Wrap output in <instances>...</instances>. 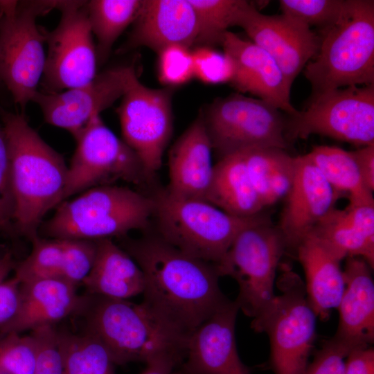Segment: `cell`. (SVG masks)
<instances>
[{"label": "cell", "instance_id": "obj_1", "mask_svg": "<svg viewBox=\"0 0 374 374\" xmlns=\"http://www.w3.org/2000/svg\"><path fill=\"white\" fill-rule=\"evenodd\" d=\"M121 247L143 273V303L188 337L228 300L213 264L186 254L156 233L123 238Z\"/></svg>", "mask_w": 374, "mask_h": 374}, {"label": "cell", "instance_id": "obj_2", "mask_svg": "<svg viewBox=\"0 0 374 374\" xmlns=\"http://www.w3.org/2000/svg\"><path fill=\"white\" fill-rule=\"evenodd\" d=\"M10 157L13 225L30 240L45 215L64 200L68 167L24 114L0 109Z\"/></svg>", "mask_w": 374, "mask_h": 374}, {"label": "cell", "instance_id": "obj_3", "mask_svg": "<svg viewBox=\"0 0 374 374\" xmlns=\"http://www.w3.org/2000/svg\"><path fill=\"white\" fill-rule=\"evenodd\" d=\"M84 321V333L103 344L116 365L145 364L173 355L184 359L188 337L161 319L143 302L86 293L78 312Z\"/></svg>", "mask_w": 374, "mask_h": 374}, {"label": "cell", "instance_id": "obj_4", "mask_svg": "<svg viewBox=\"0 0 374 374\" xmlns=\"http://www.w3.org/2000/svg\"><path fill=\"white\" fill-rule=\"evenodd\" d=\"M318 35L317 53L303 69L312 87L310 98L336 89L374 84L373 0H346L340 19Z\"/></svg>", "mask_w": 374, "mask_h": 374}, {"label": "cell", "instance_id": "obj_5", "mask_svg": "<svg viewBox=\"0 0 374 374\" xmlns=\"http://www.w3.org/2000/svg\"><path fill=\"white\" fill-rule=\"evenodd\" d=\"M56 208L39 227L51 238L121 239L131 231L148 230L154 202L152 196L127 187L103 185L64 200Z\"/></svg>", "mask_w": 374, "mask_h": 374}, {"label": "cell", "instance_id": "obj_6", "mask_svg": "<svg viewBox=\"0 0 374 374\" xmlns=\"http://www.w3.org/2000/svg\"><path fill=\"white\" fill-rule=\"evenodd\" d=\"M152 197L155 233L186 254L213 265L242 230L271 220L264 212L249 217L234 216L205 201L175 197L166 189Z\"/></svg>", "mask_w": 374, "mask_h": 374}, {"label": "cell", "instance_id": "obj_7", "mask_svg": "<svg viewBox=\"0 0 374 374\" xmlns=\"http://www.w3.org/2000/svg\"><path fill=\"white\" fill-rule=\"evenodd\" d=\"M277 286L279 294L253 319L251 328L268 335L275 374H305L315 339L317 315L304 282L287 264L281 265Z\"/></svg>", "mask_w": 374, "mask_h": 374}, {"label": "cell", "instance_id": "obj_8", "mask_svg": "<svg viewBox=\"0 0 374 374\" xmlns=\"http://www.w3.org/2000/svg\"><path fill=\"white\" fill-rule=\"evenodd\" d=\"M56 1L0 0V80L24 109L38 91L46 55L44 30L37 18Z\"/></svg>", "mask_w": 374, "mask_h": 374}, {"label": "cell", "instance_id": "obj_9", "mask_svg": "<svg viewBox=\"0 0 374 374\" xmlns=\"http://www.w3.org/2000/svg\"><path fill=\"white\" fill-rule=\"evenodd\" d=\"M286 250L283 235L271 220L242 230L214 265L220 276L238 283L235 301L246 315L256 317L273 300L276 271Z\"/></svg>", "mask_w": 374, "mask_h": 374}, {"label": "cell", "instance_id": "obj_10", "mask_svg": "<svg viewBox=\"0 0 374 374\" xmlns=\"http://www.w3.org/2000/svg\"><path fill=\"white\" fill-rule=\"evenodd\" d=\"M312 134L360 146L374 144V84L324 92L286 118L288 142Z\"/></svg>", "mask_w": 374, "mask_h": 374}, {"label": "cell", "instance_id": "obj_11", "mask_svg": "<svg viewBox=\"0 0 374 374\" xmlns=\"http://www.w3.org/2000/svg\"><path fill=\"white\" fill-rule=\"evenodd\" d=\"M202 115L220 159L253 148H288L285 116L262 99L232 93L215 100Z\"/></svg>", "mask_w": 374, "mask_h": 374}, {"label": "cell", "instance_id": "obj_12", "mask_svg": "<svg viewBox=\"0 0 374 374\" xmlns=\"http://www.w3.org/2000/svg\"><path fill=\"white\" fill-rule=\"evenodd\" d=\"M75 140L77 147L68 167L64 200L118 179L135 184L148 181L136 153L106 126L100 114L89 121Z\"/></svg>", "mask_w": 374, "mask_h": 374}, {"label": "cell", "instance_id": "obj_13", "mask_svg": "<svg viewBox=\"0 0 374 374\" xmlns=\"http://www.w3.org/2000/svg\"><path fill=\"white\" fill-rule=\"evenodd\" d=\"M61 12L57 26L44 30L48 45L43 73L46 93L82 86L96 76V46L87 17L86 1H56Z\"/></svg>", "mask_w": 374, "mask_h": 374}, {"label": "cell", "instance_id": "obj_14", "mask_svg": "<svg viewBox=\"0 0 374 374\" xmlns=\"http://www.w3.org/2000/svg\"><path fill=\"white\" fill-rule=\"evenodd\" d=\"M172 87L152 89L137 75L117 109L123 141L139 157L148 181L162 165L173 131Z\"/></svg>", "mask_w": 374, "mask_h": 374}, {"label": "cell", "instance_id": "obj_15", "mask_svg": "<svg viewBox=\"0 0 374 374\" xmlns=\"http://www.w3.org/2000/svg\"><path fill=\"white\" fill-rule=\"evenodd\" d=\"M134 66H118L97 74L89 83L55 93L37 91L32 101L48 124L75 139L89 121L123 96L136 76Z\"/></svg>", "mask_w": 374, "mask_h": 374}, {"label": "cell", "instance_id": "obj_16", "mask_svg": "<svg viewBox=\"0 0 374 374\" xmlns=\"http://www.w3.org/2000/svg\"><path fill=\"white\" fill-rule=\"evenodd\" d=\"M235 26L273 57L290 87L319 49V36L310 28L283 14L264 15L248 1L240 8Z\"/></svg>", "mask_w": 374, "mask_h": 374}, {"label": "cell", "instance_id": "obj_17", "mask_svg": "<svg viewBox=\"0 0 374 374\" xmlns=\"http://www.w3.org/2000/svg\"><path fill=\"white\" fill-rule=\"evenodd\" d=\"M240 308L228 299L188 336L186 357L172 374H250L240 360L235 325Z\"/></svg>", "mask_w": 374, "mask_h": 374}, {"label": "cell", "instance_id": "obj_18", "mask_svg": "<svg viewBox=\"0 0 374 374\" xmlns=\"http://www.w3.org/2000/svg\"><path fill=\"white\" fill-rule=\"evenodd\" d=\"M341 195L305 154L296 157L294 179L277 226L287 249L295 251L301 242L335 208Z\"/></svg>", "mask_w": 374, "mask_h": 374}, {"label": "cell", "instance_id": "obj_19", "mask_svg": "<svg viewBox=\"0 0 374 374\" xmlns=\"http://www.w3.org/2000/svg\"><path fill=\"white\" fill-rule=\"evenodd\" d=\"M221 46L235 64L231 84L236 89L249 92L288 115L297 112L290 101L292 87L276 60L266 51L229 30Z\"/></svg>", "mask_w": 374, "mask_h": 374}, {"label": "cell", "instance_id": "obj_20", "mask_svg": "<svg viewBox=\"0 0 374 374\" xmlns=\"http://www.w3.org/2000/svg\"><path fill=\"white\" fill-rule=\"evenodd\" d=\"M133 25L118 53L144 46L158 54L170 46L196 44L198 24L188 0H143Z\"/></svg>", "mask_w": 374, "mask_h": 374}, {"label": "cell", "instance_id": "obj_21", "mask_svg": "<svg viewBox=\"0 0 374 374\" xmlns=\"http://www.w3.org/2000/svg\"><path fill=\"white\" fill-rule=\"evenodd\" d=\"M77 287L60 278L38 279L20 283V300L14 317L0 327V333L21 334L54 326L80 310L83 295Z\"/></svg>", "mask_w": 374, "mask_h": 374}, {"label": "cell", "instance_id": "obj_22", "mask_svg": "<svg viewBox=\"0 0 374 374\" xmlns=\"http://www.w3.org/2000/svg\"><path fill=\"white\" fill-rule=\"evenodd\" d=\"M212 150L201 114L169 152L166 190L177 197L206 202L213 172Z\"/></svg>", "mask_w": 374, "mask_h": 374}, {"label": "cell", "instance_id": "obj_23", "mask_svg": "<svg viewBox=\"0 0 374 374\" xmlns=\"http://www.w3.org/2000/svg\"><path fill=\"white\" fill-rule=\"evenodd\" d=\"M346 259L345 288L337 307L339 323L332 339L355 350L368 347L374 340L373 269L361 258Z\"/></svg>", "mask_w": 374, "mask_h": 374}, {"label": "cell", "instance_id": "obj_24", "mask_svg": "<svg viewBox=\"0 0 374 374\" xmlns=\"http://www.w3.org/2000/svg\"><path fill=\"white\" fill-rule=\"evenodd\" d=\"M310 233L341 260L359 257L373 269L374 204H348L344 209L335 208Z\"/></svg>", "mask_w": 374, "mask_h": 374}, {"label": "cell", "instance_id": "obj_25", "mask_svg": "<svg viewBox=\"0 0 374 374\" xmlns=\"http://www.w3.org/2000/svg\"><path fill=\"white\" fill-rule=\"evenodd\" d=\"M295 251L305 274L308 301L317 317L326 320L332 308H337L344 291L341 260L311 233Z\"/></svg>", "mask_w": 374, "mask_h": 374}, {"label": "cell", "instance_id": "obj_26", "mask_svg": "<svg viewBox=\"0 0 374 374\" xmlns=\"http://www.w3.org/2000/svg\"><path fill=\"white\" fill-rule=\"evenodd\" d=\"M96 241L95 260L82 284L86 293L119 299L143 294L144 275L134 260L112 239Z\"/></svg>", "mask_w": 374, "mask_h": 374}, {"label": "cell", "instance_id": "obj_27", "mask_svg": "<svg viewBox=\"0 0 374 374\" xmlns=\"http://www.w3.org/2000/svg\"><path fill=\"white\" fill-rule=\"evenodd\" d=\"M206 201L237 217L263 212L265 208L251 182L241 152L223 157L213 165Z\"/></svg>", "mask_w": 374, "mask_h": 374}, {"label": "cell", "instance_id": "obj_28", "mask_svg": "<svg viewBox=\"0 0 374 374\" xmlns=\"http://www.w3.org/2000/svg\"><path fill=\"white\" fill-rule=\"evenodd\" d=\"M251 182L265 208L285 197L294 179L296 157L275 147L241 152Z\"/></svg>", "mask_w": 374, "mask_h": 374}, {"label": "cell", "instance_id": "obj_29", "mask_svg": "<svg viewBox=\"0 0 374 374\" xmlns=\"http://www.w3.org/2000/svg\"><path fill=\"white\" fill-rule=\"evenodd\" d=\"M305 155L337 192L348 195L349 205L374 204L373 192L365 185L352 151L317 145Z\"/></svg>", "mask_w": 374, "mask_h": 374}, {"label": "cell", "instance_id": "obj_30", "mask_svg": "<svg viewBox=\"0 0 374 374\" xmlns=\"http://www.w3.org/2000/svg\"><path fill=\"white\" fill-rule=\"evenodd\" d=\"M142 0L86 1V10L91 32L97 39L98 64L109 57L118 37L133 24L140 10Z\"/></svg>", "mask_w": 374, "mask_h": 374}, {"label": "cell", "instance_id": "obj_31", "mask_svg": "<svg viewBox=\"0 0 374 374\" xmlns=\"http://www.w3.org/2000/svg\"><path fill=\"white\" fill-rule=\"evenodd\" d=\"M57 339L62 374H116L109 352L92 336L57 330Z\"/></svg>", "mask_w": 374, "mask_h": 374}, {"label": "cell", "instance_id": "obj_32", "mask_svg": "<svg viewBox=\"0 0 374 374\" xmlns=\"http://www.w3.org/2000/svg\"><path fill=\"white\" fill-rule=\"evenodd\" d=\"M198 24L196 44L213 47L222 44L228 28L235 26L244 0H188Z\"/></svg>", "mask_w": 374, "mask_h": 374}, {"label": "cell", "instance_id": "obj_33", "mask_svg": "<svg viewBox=\"0 0 374 374\" xmlns=\"http://www.w3.org/2000/svg\"><path fill=\"white\" fill-rule=\"evenodd\" d=\"M31 242V252L24 260L15 265V276L20 283L60 278L63 261L62 240L42 238L38 235Z\"/></svg>", "mask_w": 374, "mask_h": 374}, {"label": "cell", "instance_id": "obj_34", "mask_svg": "<svg viewBox=\"0 0 374 374\" xmlns=\"http://www.w3.org/2000/svg\"><path fill=\"white\" fill-rule=\"evenodd\" d=\"M346 0H280L282 14L319 31L335 24L341 17Z\"/></svg>", "mask_w": 374, "mask_h": 374}, {"label": "cell", "instance_id": "obj_35", "mask_svg": "<svg viewBox=\"0 0 374 374\" xmlns=\"http://www.w3.org/2000/svg\"><path fill=\"white\" fill-rule=\"evenodd\" d=\"M37 346L30 333H0V374H34Z\"/></svg>", "mask_w": 374, "mask_h": 374}, {"label": "cell", "instance_id": "obj_36", "mask_svg": "<svg viewBox=\"0 0 374 374\" xmlns=\"http://www.w3.org/2000/svg\"><path fill=\"white\" fill-rule=\"evenodd\" d=\"M62 243L63 261L60 278L77 287L82 284L93 267L96 241L63 239Z\"/></svg>", "mask_w": 374, "mask_h": 374}, {"label": "cell", "instance_id": "obj_37", "mask_svg": "<svg viewBox=\"0 0 374 374\" xmlns=\"http://www.w3.org/2000/svg\"><path fill=\"white\" fill-rule=\"evenodd\" d=\"M194 76L206 84L231 83L235 75V64L224 51L213 47L197 46L192 50Z\"/></svg>", "mask_w": 374, "mask_h": 374}, {"label": "cell", "instance_id": "obj_38", "mask_svg": "<svg viewBox=\"0 0 374 374\" xmlns=\"http://www.w3.org/2000/svg\"><path fill=\"white\" fill-rule=\"evenodd\" d=\"M158 56L159 79L168 87L184 84L195 77L190 48L172 45L161 51Z\"/></svg>", "mask_w": 374, "mask_h": 374}, {"label": "cell", "instance_id": "obj_39", "mask_svg": "<svg viewBox=\"0 0 374 374\" xmlns=\"http://www.w3.org/2000/svg\"><path fill=\"white\" fill-rule=\"evenodd\" d=\"M37 346V358L34 374H62L57 330L46 326L31 331Z\"/></svg>", "mask_w": 374, "mask_h": 374}, {"label": "cell", "instance_id": "obj_40", "mask_svg": "<svg viewBox=\"0 0 374 374\" xmlns=\"http://www.w3.org/2000/svg\"><path fill=\"white\" fill-rule=\"evenodd\" d=\"M14 210L9 151L3 127L0 125V230L12 229Z\"/></svg>", "mask_w": 374, "mask_h": 374}, {"label": "cell", "instance_id": "obj_41", "mask_svg": "<svg viewBox=\"0 0 374 374\" xmlns=\"http://www.w3.org/2000/svg\"><path fill=\"white\" fill-rule=\"evenodd\" d=\"M353 350L332 338L317 352L305 374H344L346 357Z\"/></svg>", "mask_w": 374, "mask_h": 374}, {"label": "cell", "instance_id": "obj_42", "mask_svg": "<svg viewBox=\"0 0 374 374\" xmlns=\"http://www.w3.org/2000/svg\"><path fill=\"white\" fill-rule=\"evenodd\" d=\"M20 300V282L15 277L0 280V327L16 314Z\"/></svg>", "mask_w": 374, "mask_h": 374}, {"label": "cell", "instance_id": "obj_43", "mask_svg": "<svg viewBox=\"0 0 374 374\" xmlns=\"http://www.w3.org/2000/svg\"><path fill=\"white\" fill-rule=\"evenodd\" d=\"M344 374H374V349L365 347L350 353L346 359Z\"/></svg>", "mask_w": 374, "mask_h": 374}, {"label": "cell", "instance_id": "obj_44", "mask_svg": "<svg viewBox=\"0 0 374 374\" xmlns=\"http://www.w3.org/2000/svg\"><path fill=\"white\" fill-rule=\"evenodd\" d=\"M366 187L374 191V144L362 146L352 151Z\"/></svg>", "mask_w": 374, "mask_h": 374}, {"label": "cell", "instance_id": "obj_45", "mask_svg": "<svg viewBox=\"0 0 374 374\" xmlns=\"http://www.w3.org/2000/svg\"><path fill=\"white\" fill-rule=\"evenodd\" d=\"M184 361L177 356L166 355L150 360L140 374H172Z\"/></svg>", "mask_w": 374, "mask_h": 374}]
</instances>
